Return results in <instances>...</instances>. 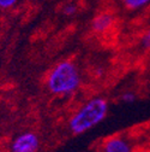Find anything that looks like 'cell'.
Masks as SVG:
<instances>
[{"label":"cell","mask_w":150,"mask_h":152,"mask_svg":"<svg viewBox=\"0 0 150 152\" xmlns=\"http://www.w3.org/2000/svg\"><path fill=\"white\" fill-rule=\"evenodd\" d=\"M77 12V6L74 4H67L65 7H64V13L67 15V16H72Z\"/></svg>","instance_id":"obj_9"},{"label":"cell","mask_w":150,"mask_h":152,"mask_svg":"<svg viewBox=\"0 0 150 152\" xmlns=\"http://www.w3.org/2000/svg\"><path fill=\"white\" fill-rule=\"evenodd\" d=\"M136 99H137V96L133 92H125V93L121 94V97H120V100L125 104H131V103H133Z\"/></svg>","instance_id":"obj_8"},{"label":"cell","mask_w":150,"mask_h":152,"mask_svg":"<svg viewBox=\"0 0 150 152\" xmlns=\"http://www.w3.org/2000/svg\"><path fill=\"white\" fill-rule=\"evenodd\" d=\"M139 44L144 51L150 50V28H148L143 31V34L141 35V39H139Z\"/></svg>","instance_id":"obj_7"},{"label":"cell","mask_w":150,"mask_h":152,"mask_svg":"<svg viewBox=\"0 0 150 152\" xmlns=\"http://www.w3.org/2000/svg\"><path fill=\"white\" fill-rule=\"evenodd\" d=\"M148 87H149V91H150V80H149V83H148Z\"/></svg>","instance_id":"obj_11"},{"label":"cell","mask_w":150,"mask_h":152,"mask_svg":"<svg viewBox=\"0 0 150 152\" xmlns=\"http://www.w3.org/2000/svg\"><path fill=\"white\" fill-rule=\"evenodd\" d=\"M40 139L34 132H25L17 135L11 144V152H37Z\"/></svg>","instance_id":"obj_3"},{"label":"cell","mask_w":150,"mask_h":152,"mask_svg":"<svg viewBox=\"0 0 150 152\" xmlns=\"http://www.w3.org/2000/svg\"><path fill=\"white\" fill-rule=\"evenodd\" d=\"M113 24H114V16L109 12H102L95 16V18L92 20L91 27L94 31L102 34V33L108 31L113 27Z\"/></svg>","instance_id":"obj_5"},{"label":"cell","mask_w":150,"mask_h":152,"mask_svg":"<svg viewBox=\"0 0 150 152\" xmlns=\"http://www.w3.org/2000/svg\"><path fill=\"white\" fill-rule=\"evenodd\" d=\"M102 152H132V147L125 138L114 135L103 141Z\"/></svg>","instance_id":"obj_4"},{"label":"cell","mask_w":150,"mask_h":152,"mask_svg":"<svg viewBox=\"0 0 150 152\" xmlns=\"http://www.w3.org/2000/svg\"><path fill=\"white\" fill-rule=\"evenodd\" d=\"M124 6L130 11H137L150 4V0H123Z\"/></svg>","instance_id":"obj_6"},{"label":"cell","mask_w":150,"mask_h":152,"mask_svg":"<svg viewBox=\"0 0 150 152\" xmlns=\"http://www.w3.org/2000/svg\"><path fill=\"white\" fill-rule=\"evenodd\" d=\"M81 72L71 61L59 62L47 76V88L54 96H70L81 86Z\"/></svg>","instance_id":"obj_2"},{"label":"cell","mask_w":150,"mask_h":152,"mask_svg":"<svg viewBox=\"0 0 150 152\" xmlns=\"http://www.w3.org/2000/svg\"><path fill=\"white\" fill-rule=\"evenodd\" d=\"M109 103L103 97H94L73 113L69 128L74 135H81L99 126L108 115Z\"/></svg>","instance_id":"obj_1"},{"label":"cell","mask_w":150,"mask_h":152,"mask_svg":"<svg viewBox=\"0 0 150 152\" xmlns=\"http://www.w3.org/2000/svg\"><path fill=\"white\" fill-rule=\"evenodd\" d=\"M18 0H0V9H10Z\"/></svg>","instance_id":"obj_10"}]
</instances>
